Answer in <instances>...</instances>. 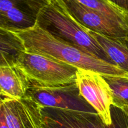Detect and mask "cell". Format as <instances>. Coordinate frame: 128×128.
<instances>
[{
  "mask_svg": "<svg viewBox=\"0 0 128 128\" xmlns=\"http://www.w3.org/2000/svg\"><path fill=\"white\" fill-rule=\"evenodd\" d=\"M76 83L82 97L94 109L108 126L113 123L112 91L103 76L98 72L78 69Z\"/></svg>",
  "mask_w": 128,
  "mask_h": 128,
  "instance_id": "6",
  "label": "cell"
},
{
  "mask_svg": "<svg viewBox=\"0 0 128 128\" xmlns=\"http://www.w3.org/2000/svg\"><path fill=\"white\" fill-rule=\"evenodd\" d=\"M23 0H0V13L4 14L10 10L20 6Z\"/></svg>",
  "mask_w": 128,
  "mask_h": 128,
  "instance_id": "14",
  "label": "cell"
},
{
  "mask_svg": "<svg viewBox=\"0 0 128 128\" xmlns=\"http://www.w3.org/2000/svg\"><path fill=\"white\" fill-rule=\"evenodd\" d=\"M91 36L117 67L128 75V37L114 39L89 30Z\"/></svg>",
  "mask_w": 128,
  "mask_h": 128,
  "instance_id": "10",
  "label": "cell"
},
{
  "mask_svg": "<svg viewBox=\"0 0 128 128\" xmlns=\"http://www.w3.org/2000/svg\"><path fill=\"white\" fill-rule=\"evenodd\" d=\"M0 27L6 29V30L12 31V28H11V26H10V24H9L8 20H6V18L4 17V16L1 13H0Z\"/></svg>",
  "mask_w": 128,
  "mask_h": 128,
  "instance_id": "16",
  "label": "cell"
},
{
  "mask_svg": "<svg viewBox=\"0 0 128 128\" xmlns=\"http://www.w3.org/2000/svg\"><path fill=\"white\" fill-rule=\"evenodd\" d=\"M36 24L55 37L114 65L89 30L71 14L64 0H47L38 14Z\"/></svg>",
  "mask_w": 128,
  "mask_h": 128,
  "instance_id": "2",
  "label": "cell"
},
{
  "mask_svg": "<svg viewBox=\"0 0 128 128\" xmlns=\"http://www.w3.org/2000/svg\"><path fill=\"white\" fill-rule=\"evenodd\" d=\"M31 83L18 65L16 55L0 51V98L21 100Z\"/></svg>",
  "mask_w": 128,
  "mask_h": 128,
  "instance_id": "8",
  "label": "cell"
},
{
  "mask_svg": "<svg viewBox=\"0 0 128 128\" xmlns=\"http://www.w3.org/2000/svg\"><path fill=\"white\" fill-rule=\"evenodd\" d=\"M111 114L113 123L108 126L98 113L41 108V128H128V116L122 109L112 105Z\"/></svg>",
  "mask_w": 128,
  "mask_h": 128,
  "instance_id": "4",
  "label": "cell"
},
{
  "mask_svg": "<svg viewBox=\"0 0 128 128\" xmlns=\"http://www.w3.org/2000/svg\"><path fill=\"white\" fill-rule=\"evenodd\" d=\"M18 65L31 85L42 87L76 83L78 68L26 50L16 55Z\"/></svg>",
  "mask_w": 128,
  "mask_h": 128,
  "instance_id": "3",
  "label": "cell"
},
{
  "mask_svg": "<svg viewBox=\"0 0 128 128\" xmlns=\"http://www.w3.org/2000/svg\"><path fill=\"white\" fill-rule=\"evenodd\" d=\"M26 97L34 101L41 108L97 113L82 97L76 83L54 87L31 84Z\"/></svg>",
  "mask_w": 128,
  "mask_h": 128,
  "instance_id": "5",
  "label": "cell"
},
{
  "mask_svg": "<svg viewBox=\"0 0 128 128\" xmlns=\"http://www.w3.org/2000/svg\"><path fill=\"white\" fill-rule=\"evenodd\" d=\"M0 102L10 128H41V108L31 99L0 98Z\"/></svg>",
  "mask_w": 128,
  "mask_h": 128,
  "instance_id": "9",
  "label": "cell"
},
{
  "mask_svg": "<svg viewBox=\"0 0 128 128\" xmlns=\"http://www.w3.org/2000/svg\"><path fill=\"white\" fill-rule=\"evenodd\" d=\"M64 2L73 17L87 30L110 38L128 37L127 26L109 20L78 0H65Z\"/></svg>",
  "mask_w": 128,
  "mask_h": 128,
  "instance_id": "7",
  "label": "cell"
},
{
  "mask_svg": "<svg viewBox=\"0 0 128 128\" xmlns=\"http://www.w3.org/2000/svg\"><path fill=\"white\" fill-rule=\"evenodd\" d=\"M78 1L83 6L99 12L109 20L128 27V14L115 4L112 0Z\"/></svg>",
  "mask_w": 128,
  "mask_h": 128,
  "instance_id": "11",
  "label": "cell"
},
{
  "mask_svg": "<svg viewBox=\"0 0 128 128\" xmlns=\"http://www.w3.org/2000/svg\"><path fill=\"white\" fill-rule=\"evenodd\" d=\"M102 76L112 91L113 106L120 109L128 107V76Z\"/></svg>",
  "mask_w": 128,
  "mask_h": 128,
  "instance_id": "12",
  "label": "cell"
},
{
  "mask_svg": "<svg viewBox=\"0 0 128 128\" xmlns=\"http://www.w3.org/2000/svg\"><path fill=\"white\" fill-rule=\"evenodd\" d=\"M113 2L122 11L128 14V0H114Z\"/></svg>",
  "mask_w": 128,
  "mask_h": 128,
  "instance_id": "15",
  "label": "cell"
},
{
  "mask_svg": "<svg viewBox=\"0 0 128 128\" xmlns=\"http://www.w3.org/2000/svg\"><path fill=\"white\" fill-rule=\"evenodd\" d=\"M25 50L23 42L14 32L0 27V51L16 55Z\"/></svg>",
  "mask_w": 128,
  "mask_h": 128,
  "instance_id": "13",
  "label": "cell"
},
{
  "mask_svg": "<svg viewBox=\"0 0 128 128\" xmlns=\"http://www.w3.org/2000/svg\"><path fill=\"white\" fill-rule=\"evenodd\" d=\"M14 32L22 41L26 51L68 64L78 69L94 71L101 76H128L116 66L55 37L37 24L28 30Z\"/></svg>",
  "mask_w": 128,
  "mask_h": 128,
  "instance_id": "1",
  "label": "cell"
},
{
  "mask_svg": "<svg viewBox=\"0 0 128 128\" xmlns=\"http://www.w3.org/2000/svg\"><path fill=\"white\" fill-rule=\"evenodd\" d=\"M122 110H123V111H124L125 112H126V114H127L128 116V107H125V108H122Z\"/></svg>",
  "mask_w": 128,
  "mask_h": 128,
  "instance_id": "18",
  "label": "cell"
},
{
  "mask_svg": "<svg viewBox=\"0 0 128 128\" xmlns=\"http://www.w3.org/2000/svg\"><path fill=\"white\" fill-rule=\"evenodd\" d=\"M0 128H10L6 122L4 115L2 112L1 102H0Z\"/></svg>",
  "mask_w": 128,
  "mask_h": 128,
  "instance_id": "17",
  "label": "cell"
}]
</instances>
